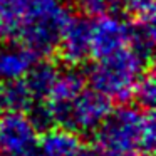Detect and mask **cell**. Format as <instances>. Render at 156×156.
I'll use <instances>...</instances> for the list:
<instances>
[{
  "label": "cell",
  "instance_id": "obj_1",
  "mask_svg": "<svg viewBox=\"0 0 156 156\" xmlns=\"http://www.w3.org/2000/svg\"><path fill=\"white\" fill-rule=\"evenodd\" d=\"M96 148L104 154L143 149L153 151L156 143V121L153 111L122 106L108 114L96 129Z\"/></svg>",
  "mask_w": 156,
  "mask_h": 156
},
{
  "label": "cell",
  "instance_id": "obj_2",
  "mask_svg": "<svg viewBox=\"0 0 156 156\" xmlns=\"http://www.w3.org/2000/svg\"><path fill=\"white\" fill-rule=\"evenodd\" d=\"M69 17L71 10L62 0H30L10 35L35 55H49L57 51Z\"/></svg>",
  "mask_w": 156,
  "mask_h": 156
},
{
  "label": "cell",
  "instance_id": "obj_3",
  "mask_svg": "<svg viewBox=\"0 0 156 156\" xmlns=\"http://www.w3.org/2000/svg\"><path fill=\"white\" fill-rule=\"evenodd\" d=\"M146 71V62L133 49L126 47L109 57L99 59L89 71V84L111 101L124 102L133 98L138 79Z\"/></svg>",
  "mask_w": 156,
  "mask_h": 156
},
{
  "label": "cell",
  "instance_id": "obj_4",
  "mask_svg": "<svg viewBox=\"0 0 156 156\" xmlns=\"http://www.w3.org/2000/svg\"><path fill=\"white\" fill-rule=\"evenodd\" d=\"M111 99L96 89H82L72 101L62 128L76 133H94L111 112Z\"/></svg>",
  "mask_w": 156,
  "mask_h": 156
},
{
  "label": "cell",
  "instance_id": "obj_5",
  "mask_svg": "<svg viewBox=\"0 0 156 156\" xmlns=\"http://www.w3.org/2000/svg\"><path fill=\"white\" fill-rule=\"evenodd\" d=\"M37 134L25 112L0 114V149L5 156H34Z\"/></svg>",
  "mask_w": 156,
  "mask_h": 156
},
{
  "label": "cell",
  "instance_id": "obj_6",
  "mask_svg": "<svg viewBox=\"0 0 156 156\" xmlns=\"http://www.w3.org/2000/svg\"><path fill=\"white\" fill-rule=\"evenodd\" d=\"M131 24L114 12L96 17L91 24V55L104 59L129 45Z\"/></svg>",
  "mask_w": 156,
  "mask_h": 156
},
{
  "label": "cell",
  "instance_id": "obj_7",
  "mask_svg": "<svg viewBox=\"0 0 156 156\" xmlns=\"http://www.w3.org/2000/svg\"><path fill=\"white\" fill-rule=\"evenodd\" d=\"M82 89H84V76L77 69H64V71L59 69L47 96L44 98L51 108L55 124L62 128L72 101L81 94Z\"/></svg>",
  "mask_w": 156,
  "mask_h": 156
},
{
  "label": "cell",
  "instance_id": "obj_8",
  "mask_svg": "<svg viewBox=\"0 0 156 156\" xmlns=\"http://www.w3.org/2000/svg\"><path fill=\"white\" fill-rule=\"evenodd\" d=\"M57 49L67 64H82L91 55V22L86 17L71 15L62 29Z\"/></svg>",
  "mask_w": 156,
  "mask_h": 156
},
{
  "label": "cell",
  "instance_id": "obj_9",
  "mask_svg": "<svg viewBox=\"0 0 156 156\" xmlns=\"http://www.w3.org/2000/svg\"><path fill=\"white\" fill-rule=\"evenodd\" d=\"M34 156H106L98 148L87 149L82 144L77 133L67 128L47 129L44 131Z\"/></svg>",
  "mask_w": 156,
  "mask_h": 156
},
{
  "label": "cell",
  "instance_id": "obj_10",
  "mask_svg": "<svg viewBox=\"0 0 156 156\" xmlns=\"http://www.w3.org/2000/svg\"><path fill=\"white\" fill-rule=\"evenodd\" d=\"M39 55L22 44H7L0 47V81L24 79Z\"/></svg>",
  "mask_w": 156,
  "mask_h": 156
},
{
  "label": "cell",
  "instance_id": "obj_11",
  "mask_svg": "<svg viewBox=\"0 0 156 156\" xmlns=\"http://www.w3.org/2000/svg\"><path fill=\"white\" fill-rule=\"evenodd\" d=\"M35 101L25 79L0 81V114L25 112Z\"/></svg>",
  "mask_w": 156,
  "mask_h": 156
},
{
  "label": "cell",
  "instance_id": "obj_12",
  "mask_svg": "<svg viewBox=\"0 0 156 156\" xmlns=\"http://www.w3.org/2000/svg\"><path fill=\"white\" fill-rule=\"evenodd\" d=\"M128 47L133 49L146 64L151 61L154 51V17L136 19V22L131 25Z\"/></svg>",
  "mask_w": 156,
  "mask_h": 156
},
{
  "label": "cell",
  "instance_id": "obj_13",
  "mask_svg": "<svg viewBox=\"0 0 156 156\" xmlns=\"http://www.w3.org/2000/svg\"><path fill=\"white\" fill-rule=\"evenodd\" d=\"M57 72H59V69L52 62L35 61V64L32 66L30 71L27 72V76L24 77L35 99H44L47 96Z\"/></svg>",
  "mask_w": 156,
  "mask_h": 156
},
{
  "label": "cell",
  "instance_id": "obj_14",
  "mask_svg": "<svg viewBox=\"0 0 156 156\" xmlns=\"http://www.w3.org/2000/svg\"><path fill=\"white\" fill-rule=\"evenodd\" d=\"M133 98L136 99V102L141 109L153 111L156 101V81L151 71H144L143 76L138 79L134 91H133Z\"/></svg>",
  "mask_w": 156,
  "mask_h": 156
},
{
  "label": "cell",
  "instance_id": "obj_15",
  "mask_svg": "<svg viewBox=\"0 0 156 156\" xmlns=\"http://www.w3.org/2000/svg\"><path fill=\"white\" fill-rule=\"evenodd\" d=\"M25 114H27V118L30 119V122L34 124V128L37 131H47V129H51L55 124L51 108L42 99H35L30 104V108L25 111Z\"/></svg>",
  "mask_w": 156,
  "mask_h": 156
},
{
  "label": "cell",
  "instance_id": "obj_16",
  "mask_svg": "<svg viewBox=\"0 0 156 156\" xmlns=\"http://www.w3.org/2000/svg\"><path fill=\"white\" fill-rule=\"evenodd\" d=\"M29 2L30 0H0V19L5 25V34H10L12 27L24 14Z\"/></svg>",
  "mask_w": 156,
  "mask_h": 156
},
{
  "label": "cell",
  "instance_id": "obj_17",
  "mask_svg": "<svg viewBox=\"0 0 156 156\" xmlns=\"http://www.w3.org/2000/svg\"><path fill=\"white\" fill-rule=\"evenodd\" d=\"M76 7L86 17H99L104 14L116 12L121 5V0H74Z\"/></svg>",
  "mask_w": 156,
  "mask_h": 156
},
{
  "label": "cell",
  "instance_id": "obj_18",
  "mask_svg": "<svg viewBox=\"0 0 156 156\" xmlns=\"http://www.w3.org/2000/svg\"><path fill=\"white\" fill-rule=\"evenodd\" d=\"M121 4L136 19L154 17V0H121Z\"/></svg>",
  "mask_w": 156,
  "mask_h": 156
},
{
  "label": "cell",
  "instance_id": "obj_19",
  "mask_svg": "<svg viewBox=\"0 0 156 156\" xmlns=\"http://www.w3.org/2000/svg\"><path fill=\"white\" fill-rule=\"evenodd\" d=\"M106 156H153L151 151H143V149H133V151L116 153V154H106Z\"/></svg>",
  "mask_w": 156,
  "mask_h": 156
},
{
  "label": "cell",
  "instance_id": "obj_20",
  "mask_svg": "<svg viewBox=\"0 0 156 156\" xmlns=\"http://www.w3.org/2000/svg\"><path fill=\"white\" fill-rule=\"evenodd\" d=\"M4 35H5V25L2 22V19H0V37H4Z\"/></svg>",
  "mask_w": 156,
  "mask_h": 156
}]
</instances>
